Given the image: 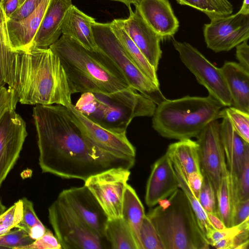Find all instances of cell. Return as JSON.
Returning <instances> with one entry per match:
<instances>
[{
  "mask_svg": "<svg viewBox=\"0 0 249 249\" xmlns=\"http://www.w3.org/2000/svg\"><path fill=\"white\" fill-rule=\"evenodd\" d=\"M33 117L37 134L39 165L43 173L85 181L114 168L130 170L135 158L103 150L82 134L66 106L36 105Z\"/></svg>",
  "mask_w": 249,
  "mask_h": 249,
  "instance_id": "1",
  "label": "cell"
},
{
  "mask_svg": "<svg viewBox=\"0 0 249 249\" xmlns=\"http://www.w3.org/2000/svg\"><path fill=\"white\" fill-rule=\"evenodd\" d=\"M5 83L22 104L66 106L75 93L60 59L50 48L13 51Z\"/></svg>",
  "mask_w": 249,
  "mask_h": 249,
  "instance_id": "2",
  "label": "cell"
},
{
  "mask_svg": "<svg viewBox=\"0 0 249 249\" xmlns=\"http://www.w3.org/2000/svg\"><path fill=\"white\" fill-rule=\"evenodd\" d=\"M50 48L60 59L75 93L107 94L131 87L118 67L99 48L88 50L63 35Z\"/></svg>",
  "mask_w": 249,
  "mask_h": 249,
  "instance_id": "3",
  "label": "cell"
},
{
  "mask_svg": "<svg viewBox=\"0 0 249 249\" xmlns=\"http://www.w3.org/2000/svg\"><path fill=\"white\" fill-rule=\"evenodd\" d=\"M224 107L210 95L166 99L156 107L152 127L167 139L179 141L196 138L209 123L221 118Z\"/></svg>",
  "mask_w": 249,
  "mask_h": 249,
  "instance_id": "4",
  "label": "cell"
},
{
  "mask_svg": "<svg viewBox=\"0 0 249 249\" xmlns=\"http://www.w3.org/2000/svg\"><path fill=\"white\" fill-rule=\"evenodd\" d=\"M146 214L165 249H207L210 244L203 235L184 192L178 188Z\"/></svg>",
  "mask_w": 249,
  "mask_h": 249,
  "instance_id": "5",
  "label": "cell"
},
{
  "mask_svg": "<svg viewBox=\"0 0 249 249\" xmlns=\"http://www.w3.org/2000/svg\"><path fill=\"white\" fill-rule=\"evenodd\" d=\"M156 105L130 87L107 94L82 93L74 107L89 119L104 128L124 132L134 118L152 117Z\"/></svg>",
  "mask_w": 249,
  "mask_h": 249,
  "instance_id": "6",
  "label": "cell"
},
{
  "mask_svg": "<svg viewBox=\"0 0 249 249\" xmlns=\"http://www.w3.org/2000/svg\"><path fill=\"white\" fill-rule=\"evenodd\" d=\"M98 47L118 67L130 86L157 105L166 99L160 86L155 84L135 65L112 32L110 23L95 21L91 25Z\"/></svg>",
  "mask_w": 249,
  "mask_h": 249,
  "instance_id": "7",
  "label": "cell"
},
{
  "mask_svg": "<svg viewBox=\"0 0 249 249\" xmlns=\"http://www.w3.org/2000/svg\"><path fill=\"white\" fill-rule=\"evenodd\" d=\"M48 217L62 249H103L105 239L92 231L56 199L49 207Z\"/></svg>",
  "mask_w": 249,
  "mask_h": 249,
  "instance_id": "8",
  "label": "cell"
},
{
  "mask_svg": "<svg viewBox=\"0 0 249 249\" xmlns=\"http://www.w3.org/2000/svg\"><path fill=\"white\" fill-rule=\"evenodd\" d=\"M182 62L195 76L198 82L224 107L232 106V99L221 69L210 62L196 48L187 42L172 39Z\"/></svg>",
  "mask_w": 249,
  "mask_h": 249,
  "instance_id": "9",
  "label": "cell"
},
{
  "mask_svg": "<svg viewBox=\"0 0 249 249\" xmlns=\"http://www.w3.org/2000/svg\"><path fill=\"white\" fill-rule=\"evenodd\" d=\"M131 172L114 168L98 173L85 181L108 219L122 217L124 196Z\"/></svg>",
  "mask_w": 249,
  "mask_h": 249,
  "instance_id": "10",
  "label": "cell"
},
{
  "mask_svg": "<svg viewBox=\"0 0 249 249\" xmlns=\"http://www.w3.org/2000/svg\"><path fill=\"white\" fill-rule=\"evenodd\" d=\"M203 28L207 46L214 52H227L249 38V15L238 13L210 19Z\"/></svg>",
  "mask_w": 249,
  "mask_h": 249,
  "instance_id": "11",
  "label": "cell"
},
{
  "mask_svg": "<svg viewBox=\"0 0 249 249\" xmlns=\"http://www.w3.org/2000/svg\"><path fill=\"white\" fill-rule=\"evenodd\" d=\"M196 139L201 174L208 178L216 196L223 171L226 166L220 123L217 120L211 122Z\"/></svg>",
  "mask_w": 249,
  "mask_h": 249,
  "instance_id": "12",
  "label": "cell"
},
{
  "mask_svg": "<svg viewBox=\"0 0 249 249\" xmlns=\"http://www.w3.org/2000/svg\"><path fill=\"white\" fill-rule=\"evenodd\" d=\"M66 107L83 135L95 146L116 155L136 157V148L128 139L126 131H115L100 126L77 111L72 103Z\"/></svg>",
  "mask_w": 249,
  "mask_h": 249,
  "instance_id": "13",
  "label": "cell"
},
{
  "mask_svg": "<svg viewBox=\"0 0 249 249\" xmlns=\"http://www.w3.org/2000/svg\"><path fill=\"white\" fill-rule=\"evenodd\" d=\"M27 136L22 117L11 110L0 120V187L19 158Z\"/></svg>",
  "mask_w": 249,
  "mask_h": 249,
  "instance_id": "14",
  "label": "cell"
},
{
  "mask_svg": "<svg viewBox=\"0 0 249 249\" xmlns=\"http://www.w3.org/2000/svg\"><path fill=\"white\" fill-rule=\"evenodd\" d=\"M57 199L72 211L92 231L105 239V231L108 218L85 185L63 190Z\"/></svg>",
  "mask_w": 249,
  "mask_h": 249,
  "instance_id": "15",
  "label": "cell"
},
{
  "mask_svg": "<svg viewBox=\"0 0 249 249\" xmlns=\"http://www.w3.org/2000/svg\"><path fill=\"white\" fill-rule=\"evenodd\" d=\"M129 16L126 19H119L129 37L138 47L150 65L157 71L162 51L161 38L145 22L137 9L128 8Z\"/></svg>",
  "mask_w": 249,
  "mask_h": 249,
  "instance_id": "16",
  "label": "cell"
},
{
  "mask_svg": "<svg viewBox=\"0 0 249 249\" xmlns=\"http://www.w3.org/2000/svg\"><path fill=\"white\" fill-rule=\"evenodd\" d=\"M179 188L172 162L165 153L152 165L147 181L145 202L149 207L169 197Z\"/></svg>",
  "mask_w": 249,
  "mask_h": 249,
  "instance_id": "17",
  "label": "cell"
},
{
  "mask_svg": "<svg viewBox=\"0 0 249 249\" xmlns=\"http://www.w3.org/2000/svg\"><path fill=\"white\" fill-rule=\"evenodd\" d=\"M134 5L145 22L162 40L177 32L179 21L168 0H137Z\"/></svg>",
  "mask_w": 249,
  "mask_h": 249,
  "instance_id": "18",
  "label": "cell"
},
{
  "mask_svg": "<svg viewBox=\"0 0 249 249\" xmlns=\"http://www.w3.org/2000/svg\"><path fill=\"white\" fill-rule=\"evenodd\" d=\"M72 0H51L30 49H46L59 38L62 22Z\"/></svg>",
  "mask_w": 249,
  "mask_h": 249,
  "instance_id": "19",
  "label": "cell"
},
{
  "mask_svg": "<svg viewBox=\"0 0 249 249\" xmlns=\"http://www.w3.org/2000/svg\"><path fill=\"white\" fill-rule=\"evenodd\" d=\"M51 0H42L36 9L20 20L6 21L9 40L13 51L29 50Z\"/></svg>",
  "mask_w": 249,
  "mask_h": 249,
  "instance_id": "20",
  "label": "cell"
},
{
  "mask_svg": "<svg viewBox=\"0 0 249 249\" xmlns=\"http://www.w3.org/2000/svg\"><path fill=\"white\" fill-rule=\"evenodd\" d=\"M220 124V133L227 168L231 176L237 178L242 167L249 142L245 141L235 130L226 117Z\"/></svg>",
  "mask_w": 249,
  "mask_h": 249,
  "instance_id": "21",
  "label": "cell"
},
{
  "mask_svg": "<svg viewBox=\"0 0 249 249\" xmlns=\"http://www.w3.org/2000/svg\"><path fill=\"white\" fill-rule=\"evenodd\" d=\"M220 69L231 95L232 107L249 113V71L234 62H226Z\"/></svg>",
  "mask_w": 249,
  "mask_h": 249,
  "instance_id": "22",
  "label": "cell"
},
{
  "mask_svg": "<svg viewBox=\"0 0 249 249\" xmlns=\"http://www.w3.org/2000/svg\"><path fill=\"white\" fill-rule=\"evenodd\" d=\"M95 19L89 17L72 5L64 17L62 33L72 38L85 48L95 50L98 47L95 42L92 24Z\"/></svg>",
  "mask_w": 249,
  "mask_h": 249,
  "instance_id": "23",
  "label": "cell"
},
{
  "mask_svg": "<svg viewBox=\"0 0 249 249\" xmlns=\"http://www.w3.org/2000/svg\"><path fill=\"white\" fill-rule=\"evenodd\" d=\"M216 197L218 217L227 228L232 227L235 206L239 201L235 185L227 165L223 171Z\"/></svg>",
  "mask_w": 249,
  "mask_h": 249,
  "instance_id": "24",
  "label": "cell"
},
{
  "mask_svg": "<svg viewBox=\"0 0 249 249\" xmlns=\"http://www.w3.org/2000/svg\"><path fill=\"white\" fill-rule=\"evenodd\" d=\"M145 215L144 207L135 190L127 184L124 196L122 217L132 232L137 249H143L140 230Z\"/></svg>",
  "mask_w": 249,
  "mask_h": 249,
  "instance_id": "25",
  "label": "cell"
},
{
  "mask_svg": "<svg viewBox=\"0 0 249 249\" xmlns=\"http://www.w3.org/2000/svg\"><path fill=\"white\" fill-rule=\"evenodd\" d=\"M171 161L178 162L187 176L192 172L201 173L198 146L191 139L171 143L165 152Z\"/></svg>",
  "mask_w": 249,
  "mask_h": 249,
  "instance_id": "26",
  "label": "cell"
},
{
  "mask_svg": "<svg viewBox=\"0 0 249 249\" xmlns=\"http://www.w3.org/2000/svg\"><path fill=\"white\" fill-rule=\"evenodd\" d=\"M110 28L126 53L138 68L157 86H160L157 71L150 65L138 47L123 29L119 19L110 23Z\"/></svg>",
  "mask_w": 249,
  "mask_h": 249,
  "instance_id": "27",
  "label": "cell"
},
{
  "mask_svg": "<svg viewBox=\"0 0 249 249\" xmlns=\"http://www.w3.org/2000/svg\"><path fill=\"white\" fill-rule=\"evenodd\" d=\"M178 183V187L186 195L196 215L199 227L205 238L210 244V236L215 230L210 223L206 212L201 206L192 190L187 179V175L184 172L179 164L171 161Z\"/></svg>",
  "mask_w": 249,
  "mask_h": 249,
  "instance_id": "28",
  "label": "cell"
},
{
  "mask_svg": "<svg viewBox=\"0 0 249 249\" xmlns=\"http://www.w3.org/2000/svg\"><path fill=\"white\" fill-rule=\"evenodd\" d=\"M105 238L112 249H137L132 232L122 217L107 219Z\"/></svg>",
  "mask_w": 249,
  "mask_h": 249,
  "instance_id": "29",
  "label": "cell"
},
{
  "mask_svg": "<svg viewBox=\"0 0 249 249\" xmlns=\"http://www.w3.org/2000/svg\"><path fill=\"white\" fill-rule=\"evenodd\" d=\"M181 5L191 6L205 13L210 19L231 15L233 6L228 0H176Z\"/></svg>",
  "mask_w": 249,
  "mask_h": 249,
  "instance_id": "30",
  "label": "cell"
},
{
  "mask_svg": "<svg viewBox=\"0 0 249 249\" xmlns=\"http://www.w3.org/2000/svg\"><path fill=\"white\" fill-rule=\"evenodd\" d=\"M226 117L237 133L249 142V113L233 107L222 109L221 118Z\"/></svg>",
  "mask_w": 249,
  "mask_h": 249,
  "instance_id": "31",
  "label": "cell"
},
{
  "mask_svg": "<svg viewBox=\"0 0 249 249\" xmlns=\"http://www.w3.org/2000/svg\"><path fill=\"white\" fill-rule=\"evenodd\" d=\"M143 249H165L153 224L145 214L140 230Z\"/></svg>",
  "mask_w": 249,
  "mask_h": 249,
  "instance_id": "32",
  "label": "cell"
},
{
  "mask_svg": "<svg viewBox=\"0 0 249 249\" xmlns=\"http://www.w3.org/2000/svg\"><path fill=\"white\" fill-rule=\"evenodd\" d=\"M22 214V202L19 199L0 215V236L13 228L20 221Z\"/></svg>",
  "mask_w": 249,
  "mask_h": 249,
  "instance_id": "33",
  "label": "cell"
},
{
  "mask_svg": "<svg viewBox=\"0 0 249 249\" xmlns=\"http://www.w3.org/2000/svg\"><path fill=\"white\" fill-rule=\"evenodd\" d=\"M202 176V184L198 200L206 213H210L218 217L216 194L208 178L205 175Z\"/></svg>",
  "mask_w": 249,
  "mask_h": 249,
  "instance_id": "34",
  "label": "cell"
},
{
  "mask_svg": "<svg viewBox=\"0 0 249 249\" xmlns=\"http://www.w3.org/2000/svg\"><path fill=\"white\" fill-rule=\"evenodd\" d=\"M17 229L0 236V249H21L34 241L25 231Z\"/></svg>",
  "mask_w": 249,
  "mask_h": 249,
  "instance_id": "35",
  "label": "cell"
},
{
  "mask_svg": "<svg viewBox=\"0 0 249 249\" xmlns=\"http://www.w3.org/2000/svg\"><path fill=\"white\" fill-rule=\"evenodd\" d=\"M249 238V226H248L235 236L220 240L212 246L218 249H248Z\"/></svg>",
  "mask_w": 249,
  "mask_h": 249,
  "instance_id": "36",
  "label": "cell"
},
{
  "mask_svg": "<svg viewBox=\"0 0 249 249\" xmlns=\"http://www.w3.org/2000/svg\"><path fill=\"white\" fill-rule=\"evenodd\" d=\"M238 201L249 199V149L245 152L243 163L236 181Z\"/></svg>",
  "mask_w": 249,
  "mask_h": 249,
  "instance_id": "37",
  "label": "cell"
},
{
  "mask_svg": "<svg viewBox=\"0 0 249 249\" xmlns=\"http://www.w3.org/2000/svg\"><path fill=\"white\" fill-rule=\"evenodd\" d=\"M22 202V214L20 221L16 226L29 233L34 226L41 223L37 216L34 209L33 203L26 198L21 199Z\"/></svg>",
  "mask_w": 249,
  "mask_h": 249,
  "instance_id": "38",
  "label": "cell"
},
{
  "mask_svg": "<svg viewBox=\"0 0 249 249\" xmlns=\"http://www.w3.org/2000/svg\"><path fill=\"white\" fill-rule=\"evenodd\" d=\"M18 102V97L14 89L4 86L0 87V120L6 111L15 110Z\"/></svg>",
  "mask_w": 249,
  "mask_h": 249,
  "instance_id": "39",
  "label": "cell"
},
{
  "mask_svg": "<svg viewBox=\"0 0 249 249\" xmlns=\"http://www.w3.org/2000/svg\"><path fill=\"white\" fill-rule=\"evenodd\" d=\"M21 249H62V248L55 235L47 229L42 236Z\"/></svg>",
  "mask_w": 249,
  "mask_h": 249,
  "instance_id": "40",
  "label": "cell"
},
{
  "mask_svg": "<svg viewBox=\"0 0 249 249\" xmlns=\"http://www.w3.org/2000/svg\"><path fill=\"white\" fill-rule=\"evenodd\" d=\"M41 0H26L22 6L11 15L8 20H20L26 18L36 9Z\"/></svg>",
  "mask_w": 249,
  "mask_h": 249,
  "instance_id": "41",
  "label": "cell"
},
{
  "mask_svg": "<svg viewBox=\"0 0 249 249\" xmlns=\"http://www.w3.org/2000/svg\"><path fill=\"white\" fill-rule=\"evenodd\" d=\"M249 218V199L240 201L236 205L232 226L237 225Z\"/></svg>",
  "mask_w": 249,
  "mask_h": 249,
  "instance_id": "42",
  "label": "cell"
},
{
  "mask_svg": "<svg viewBox=\"0 0 249 249\" xmlns=\"http://www.w3.org/2000/svg\"><path fill=\"white\" fill-rule=\"evenodd\" d=\"M248 40L244 41L236 46V56L238 64L249 71V46Z\"/></svg>",
  "mask_w": 249,
  "mask_h": 249,
  "instance_id": "43",
  "label": "cell"
},
{
  "mask_svg": "<svg viewBox=\"0 0 249 249\" xmlns=\"http://www.w3.org/2000/svg\"><path fill=\"white\" fill-rule=\"evenodd\" d=\"M188 185L198 199L203 181V176L201 173L192 172L187 176Z\"/></svg>",
  "mask_w": 249,
  "mask_h": 249,
  "instance_id": "44",
  "label": "cell"
},
{
  "mask_svg": "<svg viewBox=\"0 0 249 249\" xmlns=\"http://www.w3.org/2000/svg\"><path fill=\"white\" fill-rule=\"evenodd\" d=\"M1 6L7 21L18 8V0H5Z\"/></svg>",
  "mask_w": 249,
  "mask_h": 249,
  "instance_id": "45",
  "label": "cell"
},
{
  "mask_svg": "<svg viewBox=\"0 0 249 249\" xmlns=\"http://www.w3.org/2000/svg\"><path fill=\"white\" fill-rule=\"evenodd\" d=\"M46 231L47 229L41 222L32 228L28 234L33 240H35L42 236Z\"/></svg>",
  "mask_w": 249,
  "mask_h": 249,
  "instance_id": "46",
  "label": "cell"
},
{
  "mask_svg": "<svg viewBox=\"0 0 249 249\" xmlns=\"http://www.w3.org/2000/svg\"><path fill=\"white\" fill-rule=\"evenodd\" d=\"M209 221L213 227L217 230H221L226 228L223 221L216 215L207 213Z\"/></svg>",
  "mask_w": 249,
  "mask_h": 249,
  "instance_id": "47",
  "label": "cell"
},
{
  "mask_svg": "<svg viewBox=\"0 0 249 249\" xmlns=\"http://www.w3.org/2000/svg\"><path fill=\"white\" fill-rule=\"evenodd\" d=\"M244 15H249V0H244L240 10L237 12Z\"/></svg>",
  "mask_w": 249,
  "mask_h": 249,
  "instance_id": "48",
  "label": "cell"
},
{
  "mask_svg": "<svg viewBox=\"0 0 249 249\" xmlns=\"http://www.w3.org/2000/svg\"><path fill=\"white\" fill-rule=\"evenodd\" d=\"M115 1H120L125 4L129 8L131 7V5L134 4L137 0H113Z\"/></svg>",
  "mask_w": 249,
  "mask_h": 249,
  "instance_id": "49",
  "label": "cell"
},
{
  "mask_svg": "<svg viewBox=\"0 0 249 249\" xmlns=\"http://www.w3.org/2000/svg\"><path fill=\"white\" fill-rule=\"evenodd\" d=\"M6 210V207L2 204L0 200V215L4 212Z\"/></svg>",
  "mask_w": 249,
  "mask_h": 249,
  "instance_id": "50",
  "label": "cell"
},
{
  "mask_svg": "<svg viewBox=\"0 0 249 249\" xmlns=\"http://www.w3.org/2000/svg\"><path fill=\"white\" fill-rule=\"evenodd\" d=\"M25 1H26V0H18V9L20 8Z\"/></svg>",
  "mask_w": 249,
  "mask_h": 249,
  "instance_id": "51",
  "label": "cell"
},
{
  "mask_svg": "<svg viewBox=\"0 0 249 249\" xmlns=\"http://www.w3.org/2000/svg\"><path fill=\"white\" fill-rule=\"evenodd\" d=\"M5 84V83L4 82V81H3L2 78L0 76V87L4 86Z\"/></svg>",
  "mask_w": 249,
  "mask_h": 249,
  "instance_id": "52",
  "label": "cell"
},
{
  "mask_svg": "<svg viewBox=\"0 0 249 249\" xmlns=\"http://www.w3.org/2000/svg\"><path fill=\"white\" fill-rule=\"evenodd\" d=\"M5 0H0V4L1 5Z\"/></svg>",
  "mask_w": 249,
  "mask_h": 249,
  "instance_id": "53",
  "label": "cell"
}]
</instances>
